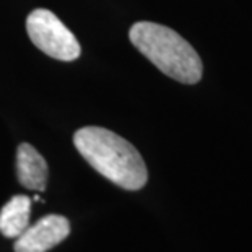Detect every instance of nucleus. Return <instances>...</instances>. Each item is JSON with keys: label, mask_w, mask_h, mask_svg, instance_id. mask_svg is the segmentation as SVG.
<instances>
[{"label": "nucleus", "mask_w": 252, "mask_h": 252, "mask_svg": "<svg viewBox=\"0 0 252 252\" xmlns=\"http://www.w3.org/2000/svg\"><path fill=\"white\" fill-rule=\"evenodd\" d=\"M130 42L142 54L176 82L194 85L200 82L203 65L197 51L168 26L138 21L128 31Z\"/></svg>", "instance_id": "2"}, {"label": "nucleus", "mask_w": 252, "mask_h": 252, "mask_svg": "<svg viewBox=\"0 0 252 252\" xmlns=\"http://www.w3.org/2000/svg\"><path fill=\"white\" fill-rule=\"evenodd\" d=\"M31 198L15 195L0 210V233L5 238H18L30 226Z\"/></svg>", "instance_id": "6"}, {"label": "nucleus", "mask_w": 252, "mask_h": 252, "mask_svg": "<svg viewBox=\"0 0 252 252\" xmlns=\"http://www.w3.org/2000/svg\"><path fill=\"white\" fill-rule=\"evenodd\" d=\"M26 31L37 49L52 59L72 62L82 54V47L75 34L46 8H36L30 13Z\"/></svg>", "instance_id": "3"}, {"label": "nucleus", "mask_w": 252, "mask_h": 252, "mask_svg": "<svg viewBox=\"0 0 252 252\" xmlns=\"http://www.w3.org/2000/svg\"><path fill=\"white\" fill-rule=\"evenodd\" d=\"M75 148L101 176L126 190L147 184L148 171L142 155L130 142L103 127H83L73 135Z\"/></svg>", "instance_id": "1"}, {"label": "nucleus", "mask_w": 252, "mask_h": 252, "mask_svg": "<svg viewBox=\"0 0 252 252\" xmlns=\"http://www.w3.org/2000/svg\"><path fill=\"white\" fill-rule=\"evenodd\" d=\"M70 233V223L62 215L42 217L28 226L15 241V252H47L62 243Z\"/></svg>", "instance_id": "4"}, {"label": "nucleus", "mask_w": 252, "mask_h": 252, "mask_svg": "<svg viewBox=\"0 0 252 252\" xmlns=\"http://www.w3.org/2000/svg\"><path fill=\"white\" fill-rule=\"evenodd\" d=\"M17 176L20 184L26 189L37 192L46 189L47 163L30 143H21L17 148Z\"/></svg>", "instance_id": "5"}]
</instances>
